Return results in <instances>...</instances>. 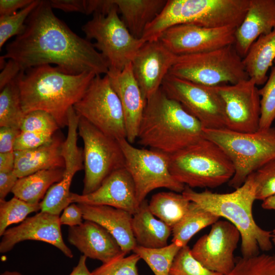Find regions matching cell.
<instances>
[{"label": "cell", "instance_id": "obj_10", "mask_svg": "<svg viewBox=\"0 0 275 275\" xmlns=\"http://www.w3.org/2000/svg\"><path fill=\"white\" fill-rule=\"evenodd\" d=\"M78 133L84 143L82 195H87L96 190L112 173L125 167V158L118 140L80 116Z\"/></svg>", "mask_w": 275, "mask_h": 275}, {"label": "cell", "instance_id": "obj_20", "mask_svg": "<svg viewBox=\"0 0 275 275\" xmlns=\"http://www.w3.org/2000/svg\"><path fill=\"white\" fill-rule=\"evenodd\" d=\"M107 75L122 105L126 130V139L132 144L137 139L147 99L134 76L131 63L121 71H109Z\"/></svg>", "mask_w": 275, "mask_h": 275}, {"label": "cell", "instance_id": "obj_30", "mask_svg": "<svg viewBox=\"0 0 275 275\" xmlns=\"http://www.w3.org/2000/svg\"><path fill=\"white\" fill-rule=\"evenodd\" d=\"M219 218V216L191 202L186 213L172 228V242H175L181 248L187 245L191 237L197 233L212 225Z\"/></svg>", "mask_w": 275, "mask_h": 275}, {"label": "cell", "instance_id": "obj_1", "mask_svg": "<svg viewBox=\"0 0 275 275\" xmlns=\"http://www.w3.org/2000/svg\"><path fill=\"white\" fill-rule=\"evenodd\" d=\"M1 58L12 60L21 71L50 64L71 74L106 75L109 71L93 44L57 17L49 1L40 0L26 20L23 32L6 45Z\"/></svg>", "mask_w": 275, "mask_h": 275}, {"label": "cell", "instance_id": "obj_41", "mask_svg": "<svg viewBox=\"0 0 275 275\" xmlns=\"http://www.w3.org/2000/svg\"><path fill=\"white\" fill-rule=\"evenodd\" d=\"M256 199L263 201L275 195V158L253 173Z\"/></svg>", "mask_w": 275, "mask_h": 275}, {"label": "cell", "instance_id": "obj_54", "mask_svg": "<svg viewBox=\"0 0 275 275\" xmlns=\"http://www.w3.org/2000/svg\"><path fill=\"white\" fill-rule=\"evenodd\" d=\"M274 63L275 64V60H274Z\"/></svg>", "mask_w": 275, "mask_h": 275}, {"label": "cell", "instance_id": "obj_42", "mask_svg": "<svg viewBox=\"0 0 275 275\" xmlns=\"http://www.w3.org/2000/svg\"><path fill=\"white\" fill-rule=\"evenodd\" d=\"M54 134L39 132L21 131L14 144V151H22L38 148L50 143Z\"/></svg>", "mask_w": 275, "mask_h": 275}, {"label": "cell", "instance_id": "obj_17", "mask_svg": "<svg viewBox=\"0 0 275 275\" xmlns=\"http://www.w3.org/2000/svg\"><path fill=\"white\" fill-rule=\"evenodd\" d=\"M60 216L44 211L27 217L19 225L7 229L0 242V252L11 251L18 243L25 240H38L50 244L71 258V250L64 242L61 230Z\"/></svg>", "mask_w": 275, "mask_h": 275}, {"label": "cell", "instance_id": "obj_3", "mask_svg": "<svg viewBox=\"0 0 275 275\" xmlns=\"http://www.w3.org/2000/svg\"><path fill=\"white\" fill-rule=\"evenodd\" d=\"M205 138L201 122L160 88L147 99L139 143L171 155Z\"/></svg>", "mask_w": 275, "mask_h": 275}, {"label": "cell", "instance_id": "obj_37", "mask_svg": "<svg viewBox=\"0 0 275 275\" xmlns=\"http://www.w3.org/2000/svg\"><path fill=\"white\" fill-rule=\"evenodd\" d=\"M260 99V117L258 131L266 130L271 127L275 120V66L264 86L259 89Z\"/></svg>", "mask_w": 275, "mask_h": 275}, {"label": "cell", "instance_id": "obj_29", "mask_svg": "<svg viewBox=\"0 0 275 275\" xmlns=\"http://www.w3.org/2000/svg\"><path fill=\"white\" fill-rule=\"evenodd\" d=\"M190 202L182 193L162 191L153 195L148 205L154 216L172 229L186 213Z\"/></svg>", "mask_w": 275, "mask_h": 275}, {"label": "cell", "instance_id": "obj_24", "mask_svg": "<svg viewBox=\"0 0 275 275\" xmlns=\"http://www.w3.org/2000/svg\"><path fill=\"white\" fill-rule=\"evenodd\" d=\"M63 143L62 139L54 134L48 144L32 149L14 151V173L19 178L44 170L64 168L61 154Z\"/></svg>", "mask_w": 275, "mask_h": 275}, {"label": "cell", "instance_id": "obj_12", "mask_svg": "<svg viewBox=\"0 0 275 275\" xmlns=\"http://www.w3.org/2000/svg\"><path fill=\"white\" fill-rule=\"evenodd\" d=\"M73 108L103 133L117 140L126 139L122 105L107 74L96 75Z\"/></svg>", "mask_w": 275, "mask_h": 275}, {"label": "cell", "instance_id": "obj_39", "mask_svg": "<svg viewBox=\"0 0 275 275\" xmlns=\"http://www.w3.org/2000/svg\"><path fill=\"white\" fill-rule=\"evenodd\" d=\"M123 253L95 268L92 275H140L137 264L141 259L133 253L128 256Z\"/></svg>", "mask_w": 275, "mask_h": 275}, {"label": "cell", "instance_id": "obj_15", "mask_svg": "<svg viewBox=\"0 0 275 275\" xmlns=\"http://www.w3.org/2000/svg\"><path fill=\"white\" fill-rule=\"evenodd\" d=\"M236 29L181 24L164 31L158 40L177 56L199 53L234 45Z\"/></svg>", "mask_w": 275, "mask_h": 275}, {"label": "cell", "instance_id": "obj_4", "mask_svg": "<svg viewBox=\"0 0 275 275\" xmlns=\"http://www.w3.org/2000/svg\"><path fill=\"white\" fill-rule=\"evenodd\" d=\"M182 194L206 210L225 218L239 230L241 239L242 257L259 254V250L272 248V232L257 225L253 215V205L256 200V185L253 173L239 187L230 193L218 194L205 190L197 192L186 186Z\"/></svg>", "mask_w": 275, "mask_h": 275}, {"label": "cell", "instance_id": "obj_45", "mask_svg": "<svg viewBox=\"0 0 275 275\" xmlns=\"http://www.w3.org/2000/svg\"><path fill=\"white\" fill-rule=\"evenodd\" d=\"M52 9H58L65 12L86 13V0H51Z\"/></svg>", "mask_w": 275, "mask_h": 275}, {"label": "cell", "instance_id": "obj_40", "mask_svg": "<svg viewBox=\"0 0 275 275\" xmlns=\"http://www.w3.org/2000/svg\"><path fill=\"white\" fill-rule=\"evenodd\" d=\"M54 118L48 113L36 110L24 114L21 122V131L39 132L54 134L59 128Z\"/></svg>", "mask_w": 275, "mask_h": 275}, {"label": "cell", "instance_id": "obj_43", "mask_svg": "<svg viewBox=\"0 0 275 275\" xmlns=\"http://www.w3.org/2000/svg\"><path fill=\"white\" fill-rule=\"evenodd\" d=\"M83 216L80 208L77 204L71 203L67 206L60 216L61 225L69 226V227L81 225Z\"/></svg>", "mask_w": 275, "mask_h": 275}, {"label": "cell", "instance_id": "obj_48", "mask_svg": "<svg viewBox=\"0 0 275 275\" xmlns=\"http://www.w3.org/2000/svg\"><path fill=\"white\" fill-rule=\"evenodd\" d=\"M18 179L14 171L0 172V200H4L8 194L12 191Z\"/></svg>", "mask_w": 275, "mask_h": 275}, {"label": "cell", "instance_id": "obj_34", "mask_svg": "<svg viewBox=\"0 0 275 275\" xmlns=\"http://www.w3.org/2000/svg\"><path fill=\"white\" fill-rule=\"evenodd\" d=\"M39 210L40 202L31 204L15 197L9 201L0 200V236L10 225L23 222L29 214Z\"/></svg>", "mask_w": 275, "mask_h": 275}, {"label": "cell", "instance_id": "obj_28", "mask_svg": "<svg viewBox=\"0 0 275 275\" xmlns=\"http://www.w3.org/2000/svg\"><path fill=\"white\" fill-rule=\"evenodd\" d=\"M64 173V168L50 169L19 178L11 192L26 202L39 203L50 187L63 178Z\"/></svg>", "mask_w": 275, "mask_h": 275}, {"label": "cell", "instance_id": "obj_35", "mask_svg": "<svg viewBox=\"0 0 275 275\" xmlns=\"http://www.w3.org/2000/svg\"><path fill=\"white\" fill-rule=\"evenodd\" d=\"M227 275H275V256L262 254L238 258Z\"/></svg>", "mask_w": 275, "mask_h": 275}, {"label": "cell", "instance_id": "obj_6", "mask_svg": "<svg viewBox=\"0 0 275 275\" xmlns=\"http://www.w3.org/2000/svg\"><path fill=\"white\" fill-rule=\"evenodd\" d=\"M204 138L217 144L232 161L235 173L229 185L240 187L253 173L275 158V128L254 133L228 128H204Z\"/></svg>", "mask_w": 275, "mask_h": 275}, {"label": "cell", "instance_id": "obj_14", "mask_svg": "<svg viewBox=\"0 0 275 275\" xmlns=\"http://www.w3.org/2000/svg\"><path fill=\"white\" fill-rule=\"evenodd\" d=\"M225 107L226 128L233 131L254 133L259 130L260 96L251 78L233 85L215 87Z\"/></svg>", "mask_w": 275, "mask_h": 275}, {"label": "cell", "instance_id": "obj_32", "mask_svg": "<svg viewBox=\"0 0 275 275\" xmlns=\"http://www.w3.org/2000/svg\"><path fill=\"white\" fill-rule=\"evenodd\" d=\"M16 77L1 90V127H11L19 129L24 115L21 106L20 94Z\"/></svg>", "mask_w": 275, "mask_h": 275}, {"label": "cell", "instance_id": "obj_18", "mask_svg": "<svg viewBox=\"0 0 275 275\" xmlns=\"http://www.w3.org/2000/svg\"><path fill=\"white\" fill-rule=\"evenodd\" d=\"M176 57L158 40L145 42L138 50L132 69L146 99L160 89Z\"/></svg>", "mask_w": 275, "mask_h": 275}, {"label": "cell", "instance_id": "obj_16", "mask_svg": "<svg viewBox=\"0 0 275 275\" xmlns=\"http://www.w3.org/2000/svg\"><path fill=\"white\" fill-rule=\"evenodd\" d=\"M241 238L237 228L228 221L218 220L208 234L191 249L193 256L208 269L227 275L235 265L234 252Z\"/></svg>", "mask_w": 275, "mask_h": 275}, {"label": "cell", "instance_id": "obj_7", "mask_svg": "<svg viewBox=\"0 0 275 275\" xmlns=\"http://www.w3.org/2000/svg\"><path fill=\"white\" fill-rule=\"evenodd\" d=\"M250 0H167L154 24L160 32L181 24L237 29L244 18Z\"/></svg>", "mask_w": 275, "mask_h": 275}, {"label": "cell", "instance_id": "obj_11", "mask_svg": "<svg viewBox=\"0 0 275 275\" xmlns=\"http://www.w3.org/2000/svg\"><path fill=\"white\" fill-rule=\"evenodd\" d=\"M118 141L124 156L125 167L134 181L140 205L149 193L157 188L182 193L185 185L171 174L169 154L152 149L136 148L126 139Z\"/></svg>", "mask_w": 275, "mask_h": 275}, {"label": "cell", "instance_id": "obj_21", "mask_svg": "<svg viewBox=\"0 0 275 275\" xmlns=\"http://www.w3.org/2000/svg\"><path fill=\"white\" fill-rule=\"evenodd\" d=\"M68 240L83 255L102 263L124 253L105 228L91 221L85 220L79 226L69 227Z\"/></svg>", "mask_w": 275, "mask_h": 275}, {"label": "cell", "instance_id": "obj_5", "mask_svg": "<svg viewBox=\"0 0 275 275\" xmlns=\"http://www.w3.org/2000/svg\"><path fill=\"white\" fill-rule=\"evenodd\" d=\"M170 170L174 178L190 188H215L229 182L234 166L215 143L204 138L169 155Z\"/></svg>", "mask_w": 275, "mask_h": 275}, {"label": "cell", "instance_id": "obj_19", "mask_svg": "<svg viewBox=\"0 0 275 275\" xmlns=\"http://www.w3.org/2000/svg\"><path fill=\"white\" fill-rule=\"evenodd\" d=\"M70 203L107 205L134 214L140 204L133 179L125 167L112 173L93 192L87 195L71 193Z\"/></svg>", "mask_w": 275, "mask_h": 275}, {"label": "cell", "instance_id": "obj_33", "mask_svg": "<svg viewBox=\"0 0 275 275\" xmlns=\"http://www.w3.org/2000/svg\"><path fill=\"white\" fill-rule=\"evenodd\" d=\"M181 247L175 242L158 248L138 245L133 250L149 266L155 275H169L174 260Z\"/></svg>", "mask_w": 275, "mask_h": 275}, {"label": "cell", "instance_id": "obj_38", "mask_svg": "<svg viewBox=\"0 0 275 275\" xmlns=\"http://www.w3.org/2000/svg\"><path fill=\"white\" fill-rule=\"evenodd\" d=\"M169 275H223L211 270L196 260L187 245L181 248L176 256Z\"/></svg>", "mask_w": 275, "mask_h": 275}, {"label": "cell", "instance_id": "obj_2", "mask_svg": "<svg viewBox=\"0 0 275 275\" xmlns=\"http://www.w3.org/2000/svg\"><path fill=\"white\" fill-rule=\"evenodd\" d=\"M96 75L66 73L43 65L21 71L16 77L24 114L41 110L51 115L60 127L67 126L68 113L82 97Z\"/></svg>", "mask_w": 275, "mask_h": 275}, {"label": "cell", "instance_id": "obj_51", "mask_svg": "<svg viewBox=\"0 0 275 275\" xmlns=\"http://www.w3.org/2000/svg\"><path fill=\"white\" fill-rule=\"evenodd\" d=\"M261 206L263 209L275 210V195L270 196L263 201Z\"/></svg>", "mask_w": 275, "mask_h": 275}, {"label": "cell", "instance_id": "obj_36", "mask_svg": "<svg viewBox=\"0 0 275 275\" xmlns=\"http://www.w3.org/2000/svg\"><path fill=\"white\" fill-rule=\"evenodd\" d=\"M40 0H34L26 7L15 13L0 16V49L11 37L18 36L23 32L28 17L36 8Z\"/></svg>", "mask_w": 275, "mask_h": 275}, {"label": "cell", "instance_id": "obj_25", "mask_svg": "<svg viewBox=\"0 0 275 275\" xmlns=\"http://www.w3.org/2000/svg\"><path fill=\"white\" fill-rule=\"evenodd\" d=\"M132 230L136 244L146 248H158L168 245L172 229L156 218L144 200L132 218Z\"/></svg>", "mask_w": 275, "mask_h": 275}, {"label": "cell", "instance_id": "obj_22", "mask_svg": "<svg viewBox=\"0 0 275 275\" xmlns=\"http://www.w3.org/2000/svg\"><path fill=\"white\" fill-rule=\"evenodd\" d=\"M275 29V0H250L249 9L235 31V48L243 58L252 44Z\"/></svg>", "mask_w": 275, "mask_h": 275}, {"label": "cell", "instance_id": "obj_31", "mask_svg": "<svg viewBox=\"0 0 275 275\" xmlns=\"http://www.w3.org/2000/svg\"><path fill=\"white\" fill-rule=\"evenodd\" d=\"M81 169L73 165H66L63 178L52 185L47 191L41 203V211L59 215L71 203L70 187L75 174Z\"/></svg>", "mask_w": 275, "mask_h": 275}, {"label": "cell", "instance_id": "obj_13", "mask_svg": "<svg viewBox=\"0 0 275 275\" xmlns=\"http://www.w3.org/2000/svg\"><path fill=\"white\" fill-rule=\"evenodd\" d=\"M160 88L169 98L180 103L197 118L204 128H227L224 104L215 87L168 74Z\"/></svg>", "mask_w": 275, "mask_h": 275}, {"label": "cell", "instance_id": "obj_47", "mask_svg": "<svg viewBox=\"0 0 275 275\" xmlns=\"http://www.w3.org/2000/svg\"><path fill=\"white\" fill-rule=\"evenodd\" d=\"M34 0H1L0 16L13 14L17 10L22 9L30 4Z\"/></svg>", "mask_w": 275, "mask_h": 275}, {"label": "cell", "instance_id": "obj_53", "mask_svg": "<svg viewBox=\"0 0 275 275\" xmlns=\"http://www.w3.org/2000/svg\"><path fill=\"white\" fill-rule=\"evenodd\" d=\"M271 241L272 243L275 245V229L272 231Z\"/></svg>", "mask_w": 275, "mask_h": 275}, {"label": "cell", "instance_id": "obj_9", "mask_svg": "<svg viewBox=\"0 0 275 275\" xmlns=\"http://www.w3.org/2000/svg\"><path fill=\"white\" fill-rule=\"evenodd\" d=\"M81 30L87 39L95 41L93 45L106 61L110 71L123 70L145 43L130 33L116 5L106 15L93 14Z\"/></svg>", "mask_w": 275, "mask_h": 275}, {"label": "cell", "instance_id": "obj_26", "mask_svg": "<svg viewBox=\"0 0 275 275\" xmlns=\"http://www.w3.org/2000/svg\"><path fill=\"white\" fill-rule=\"evenodd\" d=\"M130 33L141 39L147 26L161 12L167 0H114Z\"/></svg>", "mask_w": 275, "mask_h": 275}, {"label": "cell", "instance_id": "obj_50", "mask_svg": "<svg viewBox=\"0 0 275 275\" xmlns=\"http://www.w3.org/2000/svg\"><path fill=\"white\" fill-rule=\"evenodd\" d=\"M87 258L85 255H81L77 265L73 268L69 275H92L86 265Z\"/></svg>", "mask_w": 275, "mask_h": 275}, {"label": "cell", "instance_id": "obj_8", "mask_svg": "<svg viewBox=\"0 0 275 275\" xmlns=\"http://www.w3.org/2000/svg\"><path fill=\"white\" fill-rule=\"evenodd\" d=\"M168 74L209 87L235 84L249 78L234 45L177 56Z\"/></svg>", "mask_w": 275, "mask_h": 275}, {"label": "cell", "instance_id": "obj_52", "mask_svg": "<svg viewBox=\"0 0 275 275\" xmlns=\"http://www.w3.org/2000/svg\"><path fill=\"white\" fill-rule=\"evenodd\" d=\"M1 275H23L21 273L16 271L6 270L1 273Z\"/></svg>", "mask_w": 275, "mask_h": 275}, {"label": "cell", "instance_id": "obj_46", "mask_svg": "<svg viewBox=\"0 0 275 275\" xmlns=\"http://www.w3.org/2000/svg\"><path fill=\"white\" fill-rule=\"evenodd\" d=\"M21 71L17 64L12 60H8L0 74V89L14 80Z\"/></svg>", "mask_w": 275, "mask_h": 275}, {"label": "cell", "instance_id": "obj_27", "mask_svg": "<svg viewBox=\"0 0 275 275\" xmlns=\"http://www.w3.org/2000/svg\"><path fill=\"white\" fill-rule=\"evenodd\" d=\"M274 60L275 29L259 37L242 58V62L249 78L259 86L266 82L267 71Z\"/></svg>", "mask_w": 275, "mask_h": 275}, {"label": "cell", "instance_id": "obj_49", "mask_svg": "<svg viewBox=\"0 0 275 275\" xmlns=\"http://www.w3.org/2000/svg\"><path fill=\"white\" fill-rule=\"evenodd\" d=\"M14 164V152L0 153V172L13 171Z\"/></svg>", "mask_w": 275, "mask_h": 275}, {"label": "cell", "instance_id": "obj_44", "mask_svg": "<svg viewBox=\"0 0 275 275\" xmlns=\"http://www.w3.org/2000/svg\"><path fill=\"white\" fill-rule=\"evenodd\" d=\"M20 132L18 128L0 127V153L14 152L15 142Z\"/></svg>", "mask_w": 275, "mask_h": 275}, {"label": "cell", "instance_id": "obj_23", "mask_svg": "<svg viewBox=\"0 0 275 275\" xmlns=\"http://www.w3.org/2000/svg\"><path fill=\"white\" fill-rule=\"evenodd\" d=\"M85 220L94 222L105 228L128 254L136 246L132 230V214L123 209L107 205L77 203Z\"/></svg>", "mask_w": 275, "mask_h": 275}]
</instances>
